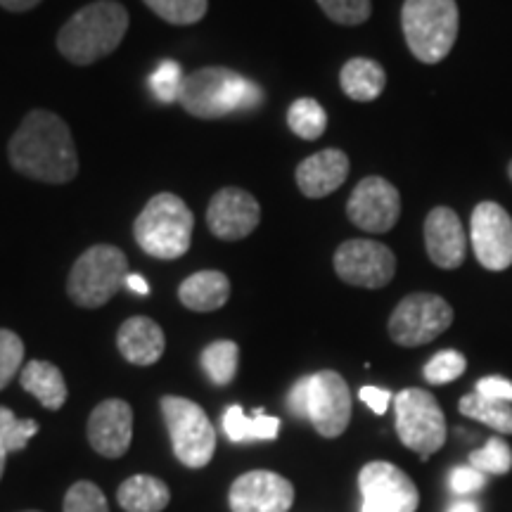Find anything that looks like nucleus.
<instances>
[{
  "instance_id": "41",
  "label": "nucleus",
  "mask_w": 512,
  "mask_h": 512,
  "mask_svg": "<svg viewBox=\"0 0 512 512\" xmlns=\"http://www.w3.org/2000/svg\"><path fill=\"white\" fill-rule=\"evenodd\" d=\"M38 3H41V0H0V8L10 12H27L31 8H36Z\"/></svg>"
},
{
  "instance_id": "8",
  "label": "nucleus",
  "mask_w": 512,
  "mask_h": 512,
  "mask_svg": "<svg viewBox=\"0 0 512 512\" xmlns=\"http://www.w3.org/2000/svg\"><path fill=\"white\" fill-rule=\"evenodd\" d=\"M396 434L401 444L427 460L446 444L448 427L437 399L425 389H403L394 399Z\"/></svg>"
},
{
  "instance_id": "17",
  "label": "nucleus",
  "mask_w": 512,
  "mask_h": 512,
  "mask_svg": "<svg viewBox=\"0 0 512 512\" xmlns=\"http://www.w3.org/2000/svg\"><path fill=\"white\" fill-rule=\"evenodd\" d=\"M133 439V411L126 401L107 399L95 406L88 420V441L95 453L121 458Z\"/></svg>"
},
{
  "instance_id": "2",
  "label": "nucleus",
  "mask_w": 512,
  "mask_h": 512,
  "mask_svg": "<svg viewBox=\"0 0 512 512\" xmlns=\"http://www.w3.org/2000/svg\"><path fill=\"white\" fill-rule=\"evenodd\" d=\"M128 12L117 0H95L81 8L57 34V50L72 64L86 67L112 55L124 41Z\"/></svg>"
},
{
  "instance_id": "16",
  "label": "nucleus",
  "mask_w": 512,
  "mask_h": 512,
  "mask_svg": "<svg viewBox=\"0 0 512 512\" xmlns=\"http://www.w3.org/2000/svg\"><path fill=\"white\" fill-rule=\"evenodd\" d=\"M261 207L242 188H223L211 197L207 209V226L219 240H242L259 226Z\"/></svg>"
},
{
  "instance_id": "19",
  "label": "nucleus",
  "mask_w": 512,
  "mask_h": 512,
  "mask_svg": "<svg viewBox=\"0 0 512 512\" xmlns=\"http://www.w3.org/2000/svg\"><path fill=\"white\" fill-rule=\"evenodd\" d=\"M349 176V157L347 152L335 150H320L316 155L306 157L302 164L297 166V185L302 195L311 197V200H320L328 197L332 192L339 190Z\"/></svg>"
},
{
  "instance_id": "30",
  "label": "nucleus",
  "mask_w": 512,
  "mask_h": 512,
  "mask_svg": "<svg viewBox=\"0 0 512 512\" xmlns=\"http://www.w3.org/2000/svg\"><path fill=\"white\" fill-rule=\"evenodd\" d=\"M470 467L482 475H508L512 470V448L501 437H491L482 448L470 453Z\"/></svg>"
},
{
  "instance_id": "37",
  "label": "nucleus",
  "mask_w": 512,
  "mask_h": 512,
  "mask_svg": "<svg viewBox=\"0 0 512 512\" xmlns=\"http://www.w3.org/2000/svg\"><path fill=\"white\" fill-rule=\"evenodd\" d=\"M486 484V475L482 472H477L475 467H456L451 475V489L456 491V494H475V491L484 489Z\"/></svg>"
},
{
  "instance_id": "21",
  "label": "nucleus",
  "mask_w": 512,
  "mask_h": 512,
  "mask_svg": "<svg viewBox=\"0 0 512 512\" xmlns=\"http://www.w3.org/2000/svg\"><path fill=\"white\" fill-rule=\"evenodd\" d=\"M230 297V280L221 271H200L185 278L178 287V299L185 309L209 313L226 306Z\"/></svg>"
},
{
  "instance_id": "1",
  "label": "nucleus",
  "mask_w": 512,
  "mask_h": 512,
  "mask_svg": "<svg viewBox=\"0 0 512 512\" xmlns=\"http://www.w3.org/2000/svg\"><path fill=\"white\" fill-rule=\"evenodd\" d=\"M10 164L22 176L41 183H69L79 174V157L69 126L53 112L34 110L8 145Z\"/></svg>"
},
{
  "instance_id": "40",
  "label": "nucleus",
  "mask_w": 512,
  "mask_h": 512,
  "mask_svg": "<svg viewBox=\"0 0 512 512\" xmlns=\"http://www.w3.org/2000/svg\"><path fill=\"white\" fill-rule=\"evenodd\" d=\"M358 396H361V401L366 403L370 411L377 415L387 413L389 403H392V394H389L387 389H380V387H363L361 392H358Z\"/></svg>"
},
{
  "instance_id": "15",
  "label": "nucleus",
  "mask_w": 512,
  "mask_h": 512,
  "mask_svg": "<svg viewBox=\"0 0 512 512\" xmlns=\"http://www.w3.org/2000/svg\"><path fill=\"white\" fill-rule=\"evenodd\" d=\"M228 503L233 512H287L294 503V486L278 472L252 470L235 479Z\"/></svg>"
},
{
  "instance_id": "32",
  "label": "nucleus",
  "mask_w": 512,
  "mask_h": 512,
  "mask_svg": "<svg viewBox=\"0 0 512 512\" xmlns=\"http://www.w3.org/2000/svg\"><path fill=\"white\" fill-rule=\"evenodd\" d=\"M147 83H150V91L159 102H164V105L178 102L181 100V91H183V83H185L181 64L174 60L162 62L155 72L150 74V81Z\"/></svg>"
},
{
  "instance_id": "24",
  "label": "nucleus",
  "mask_w": 512,
  "mask_h": 512,
  "mask_svg": "<svg viewBox=\"0 0 512 512\" xmlns=\"http://www.w3.org/2000/svg\"><path fill=\"white\" fill-rule=\"evenodd\" d=\"M117 501L126 512H162L171 501V491L162 479L136 475L119 486Z\"/></svg>"
},
{
  "instance_id": "4",
  "label": "nucleus",
  "mask_w": 512,
  "mask_h": 512,
  "mask_svg": "<svg viewBox=\"0 0 512 512\" xmlns=\"http://www.w3.org/2000/svg\"><path fill=\"white\" fill-rule=\"evenodd\" d=\"M192 228H195V216L188 204L171 192H159L138 214L133 235L145 254L171 261L181 259L190 249Z\"/></svg>"
},
{
  "instance_id": "38",
  "label": "nucleus",
  "mask_w": 512,
  "mask_h": 512,
  "mask_svg": "<svg viewBox=\"0 0 512 512\" xmlns=\"http://www.w3.org/2000/svg\"><path fill=\"white\" fill-rule=\"evenodd\" d=\"M475 392L486 396V399L512 403V382L503 380V377H482V380L477 382Z\"/></svg>"
},
{
  "instance_id": "44",
  "label": "nucleus",
  "mask_w": 512,
  "mask_h": 512,
  "mask_svg": "<svg viewBox=\"0 0 512 512\" xmlns=\"http://www.w3.org/2000/svg\"><path fill=\"white\" fill-rule=\"evenodd\" d=\"M5 460H8V451H5L3 444H0V477H3L5 472Z\"/></svg>"
},
{
  "instance_id": "42",
  "label": "nucleus",
  "mask_w": 512,
  "mask_h": 512,
  "mask_svg": "<svg viewBox=\"0 0 512 512\" xmlns=\"http://www.w3.org/2000/svg\"><path fill=\"white\" fill-rule=\"evenodd\" d=\"M126 287L131 292H136V294H150V285H147V280L143 278V275H138V273H128Z\"/></svg>"
},
{
  "instance_id": "12",
  "label": "nucleus",
  "mask_w": 512,
  "mask_h": 512,
  "mask_svg": "<svg viewBox=\"0 0 512 512\" xmlns=\"http://www.w3.org/2000/svg\"><path fill=\"white\" fill-rule=\"evenodd\" d=\"M306 418L325 439H337L351 422L349 384L335 370H320L309 375V403Z\"/></svg>"
},
{
  "instance_id": "34",
  "label": "nucleus",
  "mask_w": 512,
  "mask_h": 512,
  "mask_svg": "<svg viewBox=\"0 0 512 512\" xmlns=\"http://www.w3.org/2000/svg\"><path fill=\"white\" fill-rule=\"evenodd\" d=\"M316 3L332 22L342 24V27H358L373 12L370 0H316Z\"/></svg>"
},
{
  "instance_id": "18",
  "label": "nucleus",
  "mask_w": 512,
  "mask_h": 512,
  "mask_svg": "<svg viewBox=\"0 0 512 512\" xmlns=\"http://www.w3.org/2000/svg\"><path fill=\"white\" fill-rule=\"evenodd\" d=\"M425 249L434 266L453 271L467 256V233L453 209L434 207L425 219Z\"/></svg>"
},
{
  "instance_id": "3",
  "label": "nucleus",
  "mask_w": 512,
  "mask_h": 512,
  "mask_svg": "<svg viewBox=\"0 0 512 512\" xmlns=\"http://www.w3.org/2000/svg\"><path fill=\"white\" fill-rule=\"evenodd\" d=\"M264 100V91L233 69L204 67L185 76L181 105L200 119H219L233 112L254 110Z\"/></svg>"
},
{
  "instance_id": "26",
  "label": "nucleus",
  "mask_w": 512,
  "mask_h": 512,
  "mask_svg": "<svg viewBox=\"0 0 512 512\" xmlns=\"http://www.w3.org/2000/svg\"><path fill=\"white\" fill-rule=\"evenodd\" d=\"M465 418L484 422L486 427L498 434H512V406L505 401L486 399L482 394H467L458 403Z\"/></svg>"
},
{
  "instance_id": "27",
  "label": "nucleus",
  "mask_w": 512,
  "mask_h": 512,
  "mask_svg": "<svg viewBox=\"0 0 512 512\" xmlns=\"http://www.w3.org/2000/svg\"><path fill=\"white\" fill-rule=\"evenodd\" d=\"M202 368L209 375V380L219 387H226L235 380L240 366V347L230 339H219L211 342L207 349L202 351Z\"/></svg>"
},
{
  "instance_id": "6",
  "label": "nucleus",
  "mask_w": 512,
  "mask_h": 512,
  "mask_svg": "<svg viewBox=\"0 0 512 512\" xmlns=\"http://www.w3.org/2000/svg\"><path fill=\"white\" fill-rule=\"evenodd\" d=\"M126 254L114 245H93L86 249L69 273L67 292L83 309H100L126 285Z\"/></svg>"
},
{
  "instance_id": "35",
  "label": "nucleus",
  "mask_w": 512,
  "mask_h": 512,
  "mask_svg": "<svg viewBox=\"0 0 512 512\" xmlns=\"http://www.w3.org/2000/svg\"><path fill=\"white\" fill-rule=\"evenodd\" d=\"M64 512H110L105 494L93 482H76L64 496Z\"/></svg>"
},
{
  "instance_id": "45",
  "label": "nucleus",
  "mask_w": 512,
  "mask_h": 512,
  "mask_svg": "<svg viewBox=\"0 0 512 512\" xmlns=\"http://www.w3.org/2000/svg\"><path fill=\"white\" fill-rule=\"evenodd\" d=\"M508 178H510V183H512V159H510V164H508Z\"/></svg>"
},
{
  "instance_id": "39",
  "label": "nucleus",
  "mask_w": 512,
  "mask_h": 512,
  "mask_svg": "<svg viewBox=\"0 0 512 512\" xmlns=\"http://www.w3.org/2000/svg\"><path fill=\"white\" fill-rule=\"evenodd\" d=\"M306 403H309V375L297 380V384L287 394V408L294 418H306Z\"/></svg>"
},
{
  "instance_id": "14",
  "label": "nucleus",
  "mask_w": 512,
  "mask_h": 512,
  "mask_svg": "<svg viewBox=\"0 0 512 512\" xmlns=\"http://www.w3.org/2000/svg\"><path fill=\"white\" fill-rule=\"evenodd\" d=\"M347 216L366 233H389L401 216V195L387 178L368 176L356 185L347 202Z\"/></svg>"
},
{
  "instance_id": "29",
  "label": "nucleus",
  "mask_w": 512,
  "mask_h": 512,
  "mask_svg": "<svg viewBox=\"0 0 512 512\" xmlns=\"http://www.w3.org/2000/svg\"><path fill=\"white\" fill-rule=\"evenodd\" d=\"M145 5L164 22L188 27L207 15L209 0H145Z\"/></svg>"
},
{
  "instance_id": "36",
  "label": "nucleus",
  "mask_w": 512,
  "mask_h": 512,
  "mask_svg": "<svg viewBox=\"0 0 512 512\" xmlns=\"http://www.w3.org/2000/svg\"><path fill=\"white\" fill-rule=\"evenodd\" d=\"M24 361V342L12 330H0V389L12 382Z\"/></svg>"
},
{
  "instance_id": "10",
  "label": "nucleus",
  "mask_w": 512,
  "mask_h": 512,
  "mask_svg": "<svg viewBox=\"0 0 512 512\" xmlns=\"http://www.w3.org/2000/svg\"><path fill=\"white\" fill-rule=\"evenodd\" d=\"M361 512H415L420 505L418 486L401 467L384 460L368 463L358 475Z\"/></svg>"
},
{
  "instance_id": "22",
  "label": "nucleus",
  "mask_w": 512,
  "mask_h": 512,
  "mask_svg": "<svg viewBox=\"0 0 512 512\" xmlns=\"http://www.w3.org/2000/svg\"><path fill=\"white\" fill-rule=\"evenodd\" d=\"M24 392L36 396L38 403L48 411H60L67 401V382L60 373V368L48 361H29L19 373Z\"/></svg>"
},
{
  "instance_id": "13",
  "label": "nucleus",
  "mask_w": 512,
  "mask_h": 512,
  "mask_svg": "<svg viewBox=\"0 0 512 512\" xmlns=\"http://www.w3.org/2000/svg\"><path fill=\"white\" fill-rule=\"evenodd\" d=\"M470 240L486 271H505L512 266V219L498 202H479L472 209Z\"/></svg>"
},
{
  "instance_id": "11",
  "label": "nucleus",
  "mask_w": 512,
  "mask_h": 512,
  "mask_svg": "<svg viewBox=\"0 0 512 512\" xmlns=\"http://www.w3.org/2000/svg\"><path fill=\"white\" fill-rule=\"evenodd\" d=\"M335 273L347 285L380 290L392 283L396 256L377 240H347L335 252Z\"/></svg>"
},
{
  "instance_id": "7",
  "label": "nucleus",
  "mask_w": 512,
  "mask_h": 512,
  "mask_svg": "<svg viewBox=\"0 0 512 512\" xmlns=\"http://www.w3.org/2000/svg\"><path fill=\"white\" fill-rule=\"evenodd\" d=\"M159 406H162L176 458L190 470L209 465L216 451V432L207 413L195 401L183 399V396H164Z\"/></svg>"
},
{
  "instance_id": "5",
  "label": "nucleus",
  "mask_w": 512,
  "mask_h": 512,
  "mask_svg": "<svg viewBox=\"0 0 512 512\" xmlns=\"http://www.w3.org/2000/svg\"><path fill=\"white\" fill-rule=\"evenodd\" d=\"M406 46L425 64H437L451 53L458 38L456 0H406L401 8Z\"/></svg>"
},
{
  "instance_id": "23",
  "label": "nucleus",
  "mask_w": 512,
  "mask_h": 512,
  "mask_svg": "<svg viewBox=\"0 0 512 512\" xmlns=\"http://www.w3.org/2000/svg\"><path fill=\"white\" fill-rule=\"evenodd\" d=\"M339 86L351 100L373 102L380 98L387 86V74L380 62L368 60V57H354L339 72Z\"/></svg>"
},
{
  "instance_id": "46",
  "label": "nucleus",
  "mask_w": 512,
  "mask_h": 512,
  "mask_svg": "<svg viewBox=\"0 0 512 512\" xmlns=\"http://www.w3.org/2000/svg\"><path fill=\"white\" fill-rule=\"evenodd\" d=\"M24 512H38V510H24Z\"/></svg>"
},
{
  "instance_id": "33",
  "label": "nucleus",
  "mask_w": 512,
  "mask_h": 512,
  "mask_svg": "<svg viewBox=\"0 0 512 512\" xmlns=\"http://www.w3.org/2000/svg\"><path fill=\"white\" fill-rule=\"evenodd\" d=\"M465 370H467L465 356L460 354V351L444 349V351H439V354H434L430 361H427V366H425V370H422V375H425V380L434 384V387H439V384H448V382L458 380V377L463 375Z\"/></svg>"
},
{
  "instance_id": "43",
  "label": "nucleus",
  "mask_w": 512,
  "mask_h": 512,
  "mask_svg": "<svg viewBox=\"0 0 512 512\" xmlns=\"http://www.w3.org/2000/svg\"><path fill=\"white\" fill-rule=\"evenodd\" d=\"M448 512H479V508L475 503H467V501H458L453 503L451 508H448Z\"/></svg>"
},
{
  "instance_id": "9",
  "label": "nucleus",
  "mask_w": 512,
  "mask_h": 512,
  "mask_svg": "<svg viewBox=\"0 0 512 512\" xmlns=\"http://www.w3.org/2000/svg\"><path fill=\"white\" fill-rule=\"evenodd\" d=\"M453 309L444 297L415 292L403 297L389 316V337L399 347H425L451 328Z\"/></svg>"
},
{
  "instance_id": "20",
  "label": "nucleus",
  "mask_w": 512,
  "mask_h": 512,
  "mask_svg": "<svg viewBox=\"0 0 512 512\" xmlns=\"http://www.w3.org/2000/svg\"><path fill=\"white\" fill-rule=\"evenodd\" d=\"M117 347L133 366H152L166 349L164 330L152 318L133 316L119 328Z\"/></svg>"
},
{
  "instance_id": "31",
  "label": "nucleus",
  "mask_w": 512,
  "mask_h": 512,
  "mask_svg": "<svg viewBox=\"0 0 512 512\" xmlns=\"http://www.w3.org/2000/svg\"><path fill=\"white\" fill-rule=\"evenodd\" d=\"M38 422L36 420H19L10 408L0 406V444L8 453L22 451L31 439L36 437Z\"/></svg>"
},
{
  "instance_id": "25",
  "label": "nucleus",
  "mask_w": 512,
  "mask_h": 512,
  "mask_svg": "<svg viewBox=\"0 0 512 512\" xmlns=\"http://www.w3.org/2000/svg\"><path fill=\"white\" fill-rule=\"evenodd\" d=\"M223 432L233 444H249V441H273L280 432V420L264 411L247 415L242 406H228L223 413Z\"/></svg>"
},
{
  "instance_id": "28",
  "label": "nucleus",
  "mask_w": 512,
  "mask_h": 512,
  "mask_svg": "<svg viewBox=\"0 0 512 512\" xmlns=\"http://www.w3.org/2000/svg\"><path fill=\"white\" fill-rule=\"evenodd\" d=\"M287 126L292 128L294 136L318 140L328 128V114H325L318 100L299 98L297 102H292L290 112H287Z\"/></svg>"
}]
</instances>
